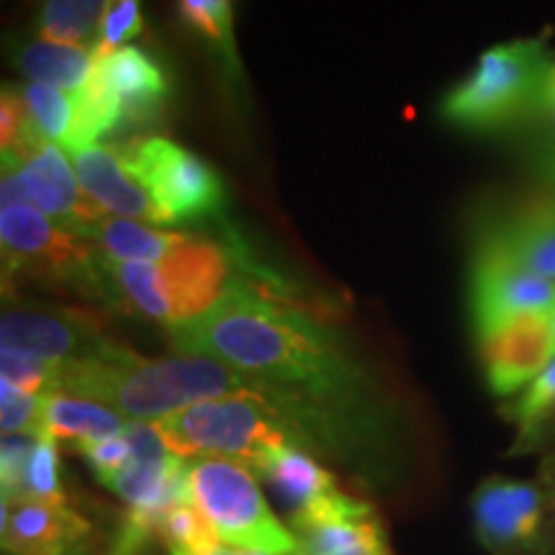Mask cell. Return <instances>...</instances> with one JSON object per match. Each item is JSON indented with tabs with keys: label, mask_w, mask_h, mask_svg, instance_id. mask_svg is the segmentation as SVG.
Masks as SVG:
<instances>
[{
	"label": "cell",
	"mask_w": 555,
	"mask_h": 555,
	"mask_svg": "<svg viewBox=\"0 0 555 555\" xmlns=\"http://www.w3.org/2000/svg\"><path fill=\"white\" fill-rule=\"evenodd\" d=\"M178 356H204L245 373L294 422L311 453L343 463L367 486L401 474L386 391L352 347L294 301L234 278L208 314L170 327Z\"/></svg>",
	"instance_id": "obj_1"
},
{
	"label": "cell",
	"mask_w": 555,
	"mask_h": 555,
	"mask_svg": "<svg viewBox=\"0 0 555 555\" xmlns=\"http://www.w3.org/2000/svg\"><path fill=\"white\" fill-rule=\"evenodd\" d=\"M54 393L99 401L131 422H159L201 401L258 393V386L214 358L152 360L114 339L99 356L57 365Z\"/></svg>",
	"instance_id": "obj_2"
},
{
	"label": "cell",
	"mask_w": 555,
	"mask_h": 555,
	"mask_svg": "<svg viewBox=\"0 0 555 555\" xmlns=\"http://www.w3.org/2000/svg\"><path fill=\"white\" fill-rule=\"evenodd\" d=\"M155 425L168 448L180 457H227L255 474L275 450L286 446L307 448L294 422L260 393H232L201 401Z\"/></svg>",
	"instance_id": "obj_3"
},
{
	"label": "cell",
	"mask_w": 555,
	"mask_h": 555,
	"mask_svg": "<svg viewBox=\"0 0 555 555\" xmlns=\"http://www.w3.org/2000/svg\"><path fill=\"white\" fill-rule=\"evenodd\" d=\"M553 57L543 39H515L491 47L442 99L440 114L466 131H502L538 116Z\"/></svg>",
	"instance_id": "obj_4"
},
{
	"label": "cell",
	"mask_w": 555,
	"mask_h": 555,
	"mask_svg": "<svg viewBox=\"0 0 555 555\" xmlns=\"http://www.w3.org/2000/svg\"><path fill=\"white\" fill-rule=\"evenodd\" d=\"M189 502L196 506L221 545L262 555H298L296 532L273 515L253 470L227 457L189 463Z\"/></svg>",
	"instance_id": "obj_5"
},
{
	"label": "cell",
	"mask_w": 555,
	"mask_h": 555,
	"mask_svg": "<svg viewBox=\"0 0 555 555\" xmlns=\"http://www.w3.org/2000/svg\"><path fill=\"white\" fill-rule=\"evenodd\" d=\"M5 286L18 278L88 298H103L99 253L31 204L0 208Z\"/></svg>",
	"instance_id": "obj_6"
},
{
	"label": "cell",
	"mask_w": 555,
	"mask_h": 555,
	"mask_svg": "<svg viewBox=\"0 0 555 555\" xmlns=\"http://www.w3.org/2000/svg\"><path fill=\"white\" fill-rule=\"evenodd\" d=\"M119 155L124 168L150 193L168 224L211 221L224 214V180L180 144L165 137L134 139Z\"/></svg>",
	"instance_id": "obj_7"
},
{
	"label": "cell",
	"mask_w": 555,
	"mask_h": 555,
	"mask_svg": "<svg viewBox=\"0 0 555 555\" xmlns=\"http://www.w3.org/2000/svg\"><path fill=\"white\" fill-rule=\"evenodd\" d=\"M476 540L489 555H555V527L543 486L486 476L470 496Z\"/></svg>",
	"instance_id": "obj_8"
},
{
	"label": "cell",
	"mask_w": 555,
	"mask_h": 555,
	"mask_svg": "<svg viewBox=\"0 0 555 555\" xmlns=\"http://www.w3.org/2000/svg\"><path fill=\"white\" fill-rule=\"evenodd\" d=\"M3 352L67 365L99 356L114 343L90 311L69 307H44L26 298L5 296L0 317Z\"/></svg>",
	"instance_id": "obj_9"
},
{
	"label": "cell",
	"mask_w": 555,
	"mask_h": 555,
	"mask_svg": "<svg viewBox=\"0 0 555 555\" xmlns=\"http://www.w3.org/2000/svg\"><path fill=\"white\" fill-rule=\"evenodd\" d=\"M555 281L532 273L483 234L470 268V319L478 337L502 330L527 314H553Z\"/></svg>",
	"instance_id": "obj_10"
},
{
	"label": "cell",
	"mask_w": 555,
	"mask_h": 555,
	"mask_svg": "<svg viewBox=\"0 0 555 555\" xmlns=\"http://www.w3.org/2000/svg\"><path fill=\"white\" fill-rule=\"evenodd\" d=\"M232 266L229 249L214 240L178 234L168 255L157 262L170 304V327L193 322L217 307L237 278Z\"/></svg>",
	"instance_id": "obj_11"
},
{
	"label": "cell",
	"mask_w": 555,
	"mask_h": 555,
	"mask_svg": "<svg viewBox=\"0 0 555 555\" xmlns=\"http://www.w3.org/2000/svg\"><path fill=\"white\" fill-rule=\"evenodd\" d=\"M3 172H11L24 189L31 206L44 211L60 227L80 237L86 229L106 217V211L88 196L69 168L65 150L41 142L24 155H3Z\"/></svg>",
	"instance_id": "obj_12"
},
{
	"label": "cell",
	"mask_w": 555,
	"mask_h": 555,
	"mask_svg": "<svg viewBox=\"0 0 555 555\" xmlns=\"http://www.w3.org/2000/svg\"><path fill=\"white\" fill-rule=\"evenodd\" d=\"M481 343L483 376L489 391L512 397L535 380L555 358L551 314H527L504 324Z\"/></svg>",
	"instance_id": "obj_13"
},
{
	"label": "cell",
	"mask_w": 555,
	"mask_h": 555,
	"mask_svg": "<svg viewBox=\"0 0 555 555\" xmlns=\"http://www.w3.org/2000/svg\"><path fill=\"white\" fill-rule=\"evenodd\" d=\"M3 551L9 555H73L90 535V522L69 504L3 499Z\"/></svg>",
	"instance_id": "obj_14"
},
{
	"label": "cell",
	"mask_w": 555,
	"mask_h": 555,
	"mask_svg": "<svg viewBox=\"0 0 555 555\" xmlns=\"http://www.w3.org/2000/svg\"><path fill=\"white\" fill-rule=\"evenodd\" d=\"M95 67L119 103L121 124L144 127L163 116L172 88L165 69L152 54L129 44L114 52L95 50Z\"/></svg>",
	"instance_id": "obj_15"
},
{
	"label": "cell",
	"mask_w": 555,
	"mask_h": 555,
	"mask_svg": "<svg viewBox=\"0 0 555 555\" xmlns=\"http://www.w3.org/2000/svg\"><path fill=\"white\" fill-rule=\"evenodd\" d=\"M75 170H78L80 185L103 211L119 214L124 219L144 221L152 227H165L163 214L150 193L131 178L124 168L121 155L103 144H90L86 150L73 152Z\"/></svg>",
	"instance_id": "obj_16"
},
{
	"label": "cell",
	"mask_w": 555,
	"mask_h": 555,
	"mask_svg": "<svg viewBox=\"0 0 555 555\" xmlns=\"http://www.w3.org/2000/svg\"><path fill=\"white\" fill-rule=\"evenodd\" d=\"M294 532L301 543L298 555H393L384 522L363 499Z\"/></svg>",
	"instance_id": "obj_17"
},
{
	"label": "cell",
	"mask_w": 555,
	"mask_h": 555,
	"mask_svg": "<svg viewBox=\"0 0 555 555\" xmlns=\"http://www.w3.org/2000/svg\"><path fill=\"white\" fill-rule=\"evenodd\" d=\"M489 234L527 270L555 281V196L530 198Z\"/></svg>",
	"instance_id": "obj_18"
},
{
	"label": "cell",
	"mask_w": 555,
	"mask_h": 555,
	"mask_svg": "<svg viewBox=\"0 0 555 555\" xmlns=\"http://www.w3.org/2000/svg\"><path fill=\"white\" fill-rule=\"evenodd\" d=\"M258 474L273 486L275 494L286 504L288 517L309 509L319 499L339 491L335 474L324 468L311 450L301 446H286L275 450Z\"/></svg>",
	"instance_id": "obj_19"
},
{
	"label": "cell",
	"mask_w": 555,
	"mask_h": 555,
	"mask_svg": "<svg viewBox=\"0 0 555 555\" xmlns=\"http://www.w3.org/2000/svg\"><path fill=\"white\" fill-rule=\"evenodd\" d=\"M13 65L26 78H31V82H44V86L67 90V93H78L93 75L95 50L93 47L62 44V41L31 37L16 41Z\"/></svg>",
	"instance_id": "obj_20"
},
{
	"label": "cell",
	"mask_w": 555,
	"mask_h": 555,
	"mask_svg": "<svg viewBox=\"0 0 555 555\" xmlns=\"http://www.w3.org/2000/svg\"><path fill=\"white\" fill-rule=\"evenodd\" d=\"M99 266L103 298L108 304L170 327V304L155 262H119L99 253Z\"/></svg>",
	"instance_id": "obj_21"
},
{
	"label": "cell",
	"mask_w": 555,
	"mask_h": 555,
	"mask_svg": "<svg viewBox=\"0 0 555 555\" xmlns=\"http://www.w3.org/2000/svg\"><path fill=\"white\" fill-rule=\"evenodd\" d=\"M129 420L99 401L69 397V393H47L41 412V435L54 442H69L75 450L86 442L121 435Z\"/></svg>",
	"instance_id": "obj_22"
},
{
	"label": "cell",
	"mask_w": 555,
	"mask_h": 555,
	"mask_svg": "<svg viewBox=\"0 0 555 555\" xmlns=\"http://www.w3.org/2000/svg\"><path fill=\"white\" fill-rule=\"evenodd\" d=\"M90 245L119 262H159L168 255L178 234L157 232L155 227H144L139 221L103 217L80 234Z\"/></svg>",
	"instance_id": "obj_23"
},
{
	"label": "cell",
	"mask_w": 555,
	"mask_h": 555,
	"mask_svg": "<svg viewBox=\"0 0 555 555\" xmlns=\"http://www.w3.org/2000/svg\"><path fill=\"white\" fill-rule=\"evenodd\" d=\"M178 18L191 34L204 41L224 73L240 78L242 65L234 39V11L229 0H178Z\"/></svg>",
	"instance_id": "obj_24"
},
{
	"label": "cell",
	"mask_w": 555,
	"mask_h": 555,
	"mask_svg": "<svg viewBox=\"0 0 555 555\" xmlns=\"http://www.w3.org/2000/svg\"><path fill=\"white\" fill-rule=\"evenodd\" d=\"M21 99L29 111V119L37 134L47 142H57L65 152L78 144V93L29 82L21 88Z\"/></svg>",
	"instance_id": "obj_25"
},
{
	"label": "cell",
	"mask_w": 555,
	"mask_h": 555,
	"mask_svg": "<svg viewBox=\"0 0 555 555\" xmlns=\"http://www.w3.org/2000/svg\"><path fill=\"white\" fill-rule=\"evenodd\" d=\"M106 3L108 0H41L37 11L39 37L95 50Z\"/></svg>",
	"instance_id": "obj_26"
},
{
	"label": "cell",
	"mask_w": 555,
	"mask_h": 555,
	"mask_svg": "<svg viewBox=\"0 0 555 555\" xmlns=\"http://www.w3.org/2000/svg\"><path fill=\"white\" fill-rule=\"evenodd\" d=\"M157 545L170 555H217L221 540L189 499L172 504L157 522Z\"/></svg>",
	"instance_id": "obj_27"
},
{
	"label": "cell",
	"mask_w": 555,
	"mask_h": 555,
	"mask_svg": "<svg viewBox=\"0 0 555 555\" xmlns=\"http://www.w3.org/2000/svg\"><path fill=\"white\" fill-rule=\"evenodd\" d=\"M21 496L39 499L50 504H69L65 486H62V463H60V442L52 437L39 435L34 453L29 457L24 476V489Z\"/></svg>",
	"instance_id": "obj_28"
},
{
	"label": "cell",
	"mask_w": 555,
	"mask_h": 555,
	"mask_svg": "<svg viewBox=\"0 0 555 555\" xmlns=\"http://www.w3.org/2000/svg\"><path fill=\"white\" fill-rule=\"evenodd\" d=\"M555 406V358L540 376L525 388L515 401H509L502 409L504 420H509L517 427V433H525L532 425H538L543 416Z\"/></svg>",
	"instance_id": "obj_29"
},
{
	"label": "cell",
	"mask_w": 555,
	"mask_h": 555,
	"mask_svg": "<svg viewBox=\"0 0 555 555\" xmlns=\"http://www.w3.org/2000/svg\"><path fill=\"white\" fill-rule=\"evenodd\" d=\"M41 412H44V393L21 391L11 384L0 386L3 435H41Z\"/></svg>",
	"instance_id": "obj_30"
},
{
	"label": "cell",
	"mask_w": 555,
	"mask_h": 555,
	"mask_svg": "<svg viewBox=\"0 0 555 555\" xmlns=\"http://www.w3.org/2000/svg\"><path fill=\"white\" fill-rule=\"evenodd\" d=\"M142 31V0H108L106 11H103L99 47H95V50L114 52L119 50V47H127V41L139 37Z\"/></svg>",
	"instance_id": "obj_31"
},
{
	"label": "cell",
	"mask_w": 555,
	"mask_h": 555,
	"mask_svg": "<svg viewBox=\"0 0 555 555\" xmlns=\"http://www.w3.org/2000/svg\"><path fill=\"white\" fill-rule=\"evenodd\" d=\"M0 367H3V384H11L29 393H54V380H57V365L41 363V360L13 356L3 352L0 356Z\"/></svg>",
	"instance_id": "obj_32"
},
{
	"label": "cell",
	"mask_w": 555,
	"mask_h": 555,
	"mask_svg": "<svg viewBox=\"0 0 555 555\" xmlns=\"http://www.w3.org/2000/svg\"><path fill=\"white\" fill-rule=\"evenodd\" d=\"M39 435H3L0 450V476H3V499H16L24 489L26 466L37 446Z\"/></svg>",
	"instance_id": "obj_33"
},
{
	"label": "cell",
	"mask_w": 555,
	"mask_h": 555,
	"mask_svg": "<svg viewBox=\"0 0 555 555\" xmlns=\"http://www.w3.org/2000/svg\"><path fill=\"white\" fill-rule=\"evenodd\" d=\"M78 453L86 457L88 466L93 468V474L99 476L101 483H106L111 476H116L131 463V446L124 433L86 442V446L78 448Z\"/></svg>",
	"instance_id": "obj_34"
},
{
	"label": "cell",
	"mask_w": 555,
	"mask_h": 555,
	"mask_svg": "<svg viewBox=\"0 0 555 555\" xmlns=\"http://www.w3.org/2000/svg\"><path fill=\"white\" fill-rule=\"evenodd\" d=\"M555 450V406L547 412L538 425H532L525 433L515 435V442H512L509 455H532V453H553Z\"/></svg>",
	"instance_id": "obj_35"
},
{
	"label": "cell",
	"mask_w": 555,
	"mask_h": 555,
	"mask_svg": "<svg viewBox=\"0 0 555 555\" xmlns=\"http://www.w3.org/2000/svg\"><path fill=\"white\" fill-rule=\"evenodd\" d=\"M538 483L543 486L545 499H547V509H551L553 527H555V450H553V453H545L543 461H540Z\"/></svg>",
	"instance_id": "obj_36"
},
{
	"label": "cell",
	"mask_w": 555,
	"mask_h": 555,
	"mask_svg": "<svg viewBox=\"0 0 555 555\" xmlns=\"http://www.w3.org/2000/svg\"><path fill=\"white\" fill-rule=\"evenodd\" d=\"M540 114L547 119V127H551L553 142H555V60L551 73H547V82H545V93H543V108ZM553 170H555V157H553Z\"/></svg>",
	"instance_id": "obj_37"
},
{
	"label": "cell",
	"mask_w": 555,
	"mask_h": 555,
	"mask_svg": "<svg viewBox=\"0 0 555 555\" xmlns=\"http://www.w3.org/2000/svg\"><path fill=\"white\" fill-rule=\"evenodd\" d=\"M551 330H553V345H555V311L551 314Z\"/></svg>",
	"instance_id": "obj_38"
}]
</instances>
